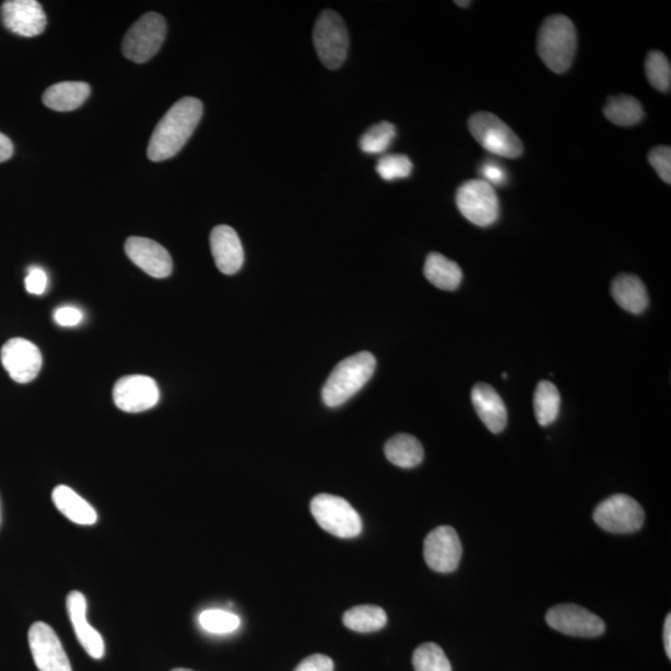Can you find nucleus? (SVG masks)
<instances>
[{
    "label": "nucleus",
    "mask_w": 671,
    "mask_h": 671,
    "mask_svg": "<svg viewBox=\"0 0 671 671\" xmlns=\"http://www.w3.org/2000/svg\"><path fill=\"white\" fill-rule=\"evenodd\" d=\"M203 115V104L194 97H184L174 104L152 133L147 155L153 162L177 155L193 135Z\"/></svg>",
    "instance_id": "obj_1"
},
{
    "label": "nucleus",
    "mask_w": 671,
    "mask_h": 671,
    "mask_svg": "<svg viewBox=\"0 0 671 671\" xmlns=\"http://www.w3.org/2000/svg\"><path fill=\"white\" fill-rule=\"evenodd\" d=\"M577 50L575 24L566 15L555 14L541 25L537 51L548 69L556 74L571 68Z\"/></svg>",
    "instance_id": "obj_2"
},
{
    "label": "nucleus",
    "mask_w": 671,
    "mask_h": 671,
    "mask_svg": "<svg viewBox=\"0 0 671 671\" xmlns=\"http://www.w3.org/2000/svg\"><path fill=\"white\" fill-rule=\"evenodd\" d=\"M375 370L376 358L370 352L357 353L338 363L322 388L326 406H342L366 386Z\"/></svg>",
    "instance_id": "obj_3"
},
{
    "label": "nucleus",
    "mask_w": 671,
    "mask_h": 671,
    "mask_svg": "<svg viewBox=\"0 0 671 671\" xmlns=\"http://www.w3.org/2000/svg\"><path fill=\"white\" fill-rule=\"evenodd\" d=\"M317 524L340 539H353L362 532V520L350 503L340 496L320 494L310 505Z\"/></svg>",
    "instance_id": "obj_4"
},
{
    "label": "nucleus",
    "mask_w": 671,
    "mask_h": 671,
    "mask_svg": "<svg viewBox=\"0 0 671 671\" xmlns=\"http://www.w3.org/2000/svg\"><path fill=\"white\" fill-rule=\"evenodd\" d=\"M469 130L475 140L493 155L514 160L524 153V145L516 133L490 112H476L471 116Z\"/></svg>",
    "instance_id": "obj_5"
},
{
    "label": "nucleus",
    "mask_w": 671,
    "mask_h": 671,
    "mask_svg": "<svg viewBox=\"0 0 671 671\" xmlns=\"http://www.w3.org/2000/svg\"><path fill=\"white\" fill-rule=\"evenodd\" d=\"M348 33L342 18L332 10L322 12L315 24L314 44L327 69H340L347 58Z\"/></svg>",
    "instance_id": "obj_6"
},
{
    "label": "nucleus",
    "mask_w": 671,
    "mask_h": 671,
    "mask_svg": "<svg viewBox=\"0 0 671 671\" xmlns=\"http://www.w3.org/2000/svg\"><path fill=\"white\" fill-rule=\"evenodd\" d=\"M166 33V20L162 15L147 13L128 30L122 43V51L127 59L137 64L146 63L161 49Z\"/></svg>",
    "instance_id": "obj_7"
},
{
    "label": "nucleus",
    "mask_w": 671,
    "mask_h": 671,
    "mask_svg": "<svg viewBox=\"0 0 671 671\" xmlns=\"http://www.w3.org/2000/svg\"><path fill=\"white\" fill-rule=\"evenodd\" d=\"M457 206L460 213L478 227H490L499 219L498 194L483 179H473L459 187Z\"/></svg>",
    "instance_id": "obj_8"
},
{
    "label": "nucleus",
    "mask_w": 671,
    "mask_h": 671,
    "mask_svg": "<svg viewBox=\"0 0 671 671\" xmlns=\"http://www.w3.org/2000/svg\"><path fill=\"white\" fill-rule=\"evenodd\" d=\"M593 519L599 527L612 534H633L642 529L645 514L637 500L629 495L616 494L596 507Z\"/></svg>",
    "instance_id": "obj_9"
},
{
    "label": "nucleus",
    "mask_w": 671,
    "mask_h": 671,
    "mask_svg": "<svg viewBox=\"0 0 671 671\" xmlns=\"http://www.w3.org/2000/svg\"><path fill=\"white\" fill-rule=\"evenodd\" d=\"M548 626L571 637L596 638L604 633L606 624L596 614L577 604H558L546 614Z\"/></svg>",
    "instance_id": "obj_10"
},
{
    "label": "nucleus",
    "mask_w": 671,
    "mask_h": 671,
    "mask_svg": "<svg viewBox=\"0 0 671 671\" xmlns=\"http://www.w3.org/2000/svg\"><path fill=\"white\" fill-rule=\"evenodd\" d=\"M462 555V542L453 527H437L425 537L424 560L435 572H454L462 560Z\"/></svg>",
    "instance_id": "obj_11"
},
{
    "label": "nucleus",
    "mask_w": 671,
    "mask_h": 671,
    "mask_svg": "<svg viewBox=\"0 0 671 671\" xmlns=\"http://www.w3.org/2000/svg\"><path fill=\"white\" fill-rule=\"evenodd\" d=\"M28 639L39 671H73L63 644L48 624L34 623L29 629Z\"/></svg>",
    "instance_id": "obj_12"
},
{
    "label": "nucleus",
    "mask_w": 671,
    "mask_h": 671,
    "mask_svg": "<svg viewBox=\"0 0 671 671\" xmlns=\"http://www.w3.org/2000/svg\"><path fill=\"white\" fill-rule=\"evenodd\" d=\"M4 370L17 383H29L38 377L43 366V357L33 342L24 338H12L0 352Z\"/></svg>",
    "instance_id": "obj_13"
},
{
    "label": "nucleus",
    "mask_w": 671,
    "mask_h": 671,
    "mask_svg": "<svg viewBox=\"0 0 671 671\" xmlns=\"http://www.w3.org/2000/svg\"><path fill=\"white\" fill-rule=\"evenodd\" d=\"M160 401V389L155 379L132 375L121 378L114 387V402L121 411L141 413L156 406Z\"/></svg>",
    "instance_id": "obj_14"
},
{
    "label": "nucleus",
    "mask_w": 671,
    "mask_h": 671,
    "mask_svg": "<svg viewBox=\"0 0 671 671\" xmlns=\"http://www.w3.org/2000/svg\"><path fill=\"white\" fill-rule=\"evenodd\" d=\"M4 27L19 37L33 38L46 28V15L37 0H8L0 9Z\"/></svg>",
    "instance_id": "obj_15"
},
{
    "label": "nucleus",
    "mask_w": 671,
    "mask_h": 671,
    "mask_svg": "<svg viewBox=\"0 0 671 671\" xmlns=\"http://www.w3.org/2000/svg\"><path fill=\"white\" fill-rule=\"evenodd\" d=\"M125 250L132 263L152 278L163 279L171 275L173 261L161 244L147 238L131 237L127 239Z\"/></svg>",
    "instance_id": "obj_16"
},
{
    "label": "nucleus",
    "mask_w": 671,
    "mask_h": 671,
    "mask_svg": "<svg viewBox=\"0 0 671 671\" xmlns=\"http://www.w3.org/2000/svg\"><path fill=\"white\" fill-rule=\"evenodd\" d=\"M66 609L73 623L76 638L91 658L101 659L105 654V643L101 634L87 621V602L83 593L70 592L66 598Z\"/></svg>",
    "instance_id": "obj_17"
},
{
    "label": "nucleus",
    "mask_w": 671,
    "mask_h": 671,
    "mask_svg": "<svg viewBox=\"0 0 671 671\" xmlns=\"http://www.w3.org/2000/svg\"><path fill=\"white\" fill-rule=\"evenodd\" d=\"M210 248L217 268L225 275L237 274L244 264V250L237 232L218 225L210 234Z\"/></svg>",
    "instance_id": "obj_18"
},
{
    "label": "nucleus",
    "mask_w": 671,
    "mask_h": 671,
    "mask_svg": "<svg viewBox=\"0 0 671 671\" xmlns=\"http://www.w3.org/2000/svg\"><path fill=\"white\" fill-rule=\"evenodd\" d=\"M476 413L491 433L503 432L507 424V409L503 398L488 383L475 384L471 391Z\"/></svg>",
    "instance_id": "obj_19"
},
{
    "label": "nucleus",
    "mask_w": 671,
    "mask_h": 671,
    "mask_svg": "<svg viewBox=\"0 0 671 671\" xmlns=\"http://www.w3.org/2000/svg\"><path fill=\"white\" fill-rule=\"evenodd\" d=\"M611 293L617 305L630 314H642L649 305L647 288L638 276L622 274L613 280Z\"/></svg>",
    "instance_id": "obj_20"
},
{
    "label": "nucleus",
    "mask_w": 671,
    "mask_h": 671,
    "mask_svg": "<svg viewBox=\"0 0 671 671\" xmlns=\"http://www.w3.org/2000/svg\"><path fill=\"white\" fill-rule=\"evenodd\" d=\"M53 503L74 524L90 526L97 522V512L69 486L59 485L53 491Z\"/></svg>",
    "instance_id": "obj_21"
},
{
    "label": "nucleus",
    "mask_w": 671,
    "mask_h": 671,
    "mask_svg": "<svg viewBox=\"0 0 671 671\" xmlns=\"http://www.w3.org/2000/svg\"><path fill=\"white\" fill-rule=\"evenodd\" d=\"M424 275L435 288L445 291L457 290L463 280V271L460 266L439 253L428 255L425 260Z\"/></svg>",
    "instance_id": "obj_22"
},
{
    "label": "nucleus",
    "mask_w": 671,
    "mask_h": 671,
    "mask_svg": "<svg viewBox=\"0 0 671 671\" xmlns=\"http://www.w3.org/2000/svg\"><path fill=\"white\" fill-rule=\"evenodd\" d=\"M90 86L86 83H59L50 86L44 92L43 102L49 109L68 112L78 109L90 95Z\"/></svg>",
    "instance_id": "obj_23"
},
{
    "label": "nucleus",
    "mask_w": 671,
    "mask_h": 671,
    "mask_svg": "<svg viewBox=\"0 0 671 671\" xmlns=\"http://www.w3.org/2000/svg\"><path fill=\"white\" fill-rule=\"evenodd\" d=\"M384 453L389 462L403 469L416 468L424 458L422 444L409 434L394 435L384 447Z\"/></svg>",
    "instance_id": "obj_24"
},
{
    "label": "nucleus",
    "mask_w": 671,
    "mask_h": 671,
    "mask_svg": "<svg viewBox=\"0 0 671 671\" xmlns=\"http://www.w3.org/2000/svg\"><path fill=\"white\" fill-rule=\"evenodd\" d=\"M603 114L612 124L622 127L638 125L644 119L642 104L633 96H613L604 106Z\"/></svg>",
    "instance_id": "obj_25"
},
{
    "label": "nucleus",
    "mask_w": 671,
    "mask_h": 671,
    "mask_svg": "<svg viewBox=\"0 0 671 671\" xmlns=\"http://www.w3.org/2000/svg\"><path fill=\"white\" fill-rule=\"evenodd\" d=\"M387 613L378 606H357L343 616V623L348 629L357 633L378 632L386 627Z\"/></svg>",
    "instance_id": "obj_26"
},
{
    "label": "nucleus",
    "mask_w": 671,
    "mask_h": 671,
    "mask_svg": "<svg viewBox=\"0 0 671 671\" xmlns=\"http://www.w3.org/2000/svg\"><path fill=\"white\" fill-rule=\"evenodd\" d=\"M561 396L555 384L541 381L537 384L534 408L537 422L541 427H547L558 418L560 414Z\"/></svg>",
    "instance_id": "obj_27"
},
{
    "label": "nucleus",
    "mask_w": 671,
    "mask_h": 671,
    "mask_svg": "<svg viewBox=\"0 0 671 671\" xmlns=\"http://www.w3.org/2000/svg\"><path fill=\"white\" fill-rule=\"evenodd\" d=\"M413 667L416 671H452L444 650L434 643H424L414 650Z\"/></svg>",
    "instance_id": "obj_28"
},
{
    "label": "nucleus",
    "mask_w": 671,
    "mask_h": 671,
    "mask_svg": "<svg viewBox=\"0 0 671 671\" xmlns=\"http://www.w3.org/2000/svg\"><path fill=\"white\" fill-rule=\"evenodd\" d=\"M397 130L391 122H379L362 136L361 150L368 155H379L386 152L396 138Z\"/></svg>",
    "instance_id": "obj_29"
},
{
    "label": "nucleus",
    "mask_w": 671,
    "mask_h": 671,
    "mask_svg": "<svg viewBox=\"0 0 671 671\" xmlns=\"http://www.w3.org/2000/svg\"><path fill=\"white\" fill-rule=\"evenodd\" d=\"M645 74L654 89L669 92L671 86V66L667 55L662 51H650L645 60Z\"/></svg>",
    "instance_id": "obj_30"
},
{
    "label": "nucleus",
    "mask_w": 671,
    "mask_h": 671,
    "mask_svg": "<svg viewBox=\"0 0 671 671\" xmlns=\"http://www.w3.org/2000/svg\"><path fill=\"white\" fill-rule=\"evenodd\" d=\"M199 623L209 633L228 634L239 628L240 619L233 613L209 609L199 616Z\"/></svg>",
    "instance_id": "obj_31"
},
{
    "label": "nucleus",
    "mask_w": 671,
    "mask_h": 671,
    "mask_svg": "<svg viewBox=\"0 0 671 671\" xmlns=\"http://www.w3.org/2000/svg\"><path fill=\"white\" fill-rule=\"evenodd\" d=\"M413 163L404 155H387L378 161L377 172L384 181L407 178L411 176Z\"/></svg>",
    "instance_id": "obj_32"
},
{
    "label": "nucleus",
    "mask_w": 671,
    "mask_h": 671,
    "mask_svg": "<svg viewBox=\"0 0 671 671\" xmlns=\"http://www.w3.org/2000/svg\"><path fill=\"white\" fill-rule=\"evenodd\" d=\"M650 165L657 171L665 183H671V150L667 146L653 148L649 152Z\"/></svg>",
    "instance_id": "obj_33"
},
{
    "label": "nucleus",
    "mask_w": 671,
    "mask_h": 671,
    "mask_svg": "<svg viewBox=\"0 0 671 671\" xmlns=\"http://www.w3.org/2000/svg\"><path fill=\"white\" fill-rule=\"evenodd\" d=\"M480 174L483 177V181L489 183L490 186H504L507 182L506 169L498 162H485L480 167Z\"/></svg>",
    "instance_id": "obj_34"
},
{
    "label": "nucleus",
    "mask_w": 671,
    "mask_h": 671,
    "mask_svg": "<svg viewBox=\"0 0 671 671\" xmlns=\"http://www.w3.org/2000/svg\"><path fill=\"white\" fill-rule=\"evenodd\" d=\"M48 288V275L39 266H32L29 269L27 279H25V289L29 294L42 295Z\"/></svg>",
    "instance_id": "obj_35"
},
{
    "label": "nucleus",
    "mask_w": 671,
    "mask_h": 671,
    "mask_svg": "<svg viewBox=\"0 0 671 671\" xmlns=\"http://www.w3.org/2000/svg\"><path fill=\"white\" fill-rule=\"evenodd\" d=\"M335 664L332 659L322 654L310 655L297 665L294 671H334Z\"/></svg>",
    "instance_id": "obj_36"
},
{
    "label": "nucleus",
    "mask_w": 671,
    "mask_h": 671,
    "mask_svg": "<svg viewBox=\"0 0 671 671\" xmlns=\"http://www.w3.org/2000/svg\"><path fill=\"white\" fill-rule=\"evenodd\" d=\"M83 319V312H81L78 307L74 306L59 307L54 314L56 324L63 327L78 326Z\"/></svg>",
    "instance_id": "obj_37"
},
{
    "label": "nucleus",
    "mask_w": 671,
    "mask_h": 671,
    "mask_svg": "<svg viewBox=\"0 0 671 671\" xmlns=\"http://www.w3.org/2000/svg\"><path fill=\"white\" fill-rule=\"evenodd\" d=\"M13 152L14 146L10 138L0 133V163L8 161Z\"/></svg>",
    "instance_id": "obj_38"
},
{
    "label": "nucleus",
    "mask_w": 671,
    "mask_h": 671,
    "mask_svg": "<svg viewBox=\"0 0 671 671\" xmlns=\"http://www.w3.org/2000/svg\"><path fill=\"white\" fill-rule=\"evenodd\" d=\"M664 647L665 652L668 654V658L671 659V617L668 614L667 619H665L664 624Z\"/></svg>",
    "instance_id": "obj_39"
},
{
    "label": "nucleus",
    "mask_w": 671,
    "mask_h": 671,
    "mask_svg": "<svg viewBox=\"0 0 671 671\" xmlns=\"http://www.w3.org/2000/svg\"><path fill=\"white\" fill-rule=\"evenodd\" d=\"M455 4L459 5V7H468L470 2H455Z\"/></svg>",
    "instance_id": "obj_40"
},
{
    "label": "nucleus",
    "mask_w": 671,
    "mask_h": 671,
    "mask_svg": "<svg viewBox=\"0 0 671 671\" xmlns=\"http://www.w3.org/2000/svg\"><path fill=\"white\" fill-rule=\"evenodd\" d=\"M172 671H193V670L184 669V668H177V669H173Z\"/></svg>",
    "instance_id": "obj_41"
}]
</instances>
